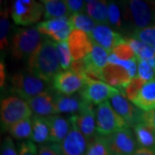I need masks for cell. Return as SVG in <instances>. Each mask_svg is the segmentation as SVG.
<instances>
[{
    "label": "cell",
    "mask_w": 155,
    "mask_h": 155,
    "mask_svg": "<svg viewBox=\"0 0 155 155\" xmlns=\"http://www.w3.org/2000/svg\"><path fill=\"white\" fill-rule=\"evenodd\" d=\"M19 155H38V147L30 140H22L18 143Z\"/></svg>",
    "instance_id": "obj_38"
},
{
    "label": "cell",
    "mask_w": 155,
    "mask_h": 155,
    "mask_svg": "<svg viewBox=\"0 0 155 155\" xmlns=\"http://www.w3.org/2000/svg\"><path fill=\"white\" fill-rule=\"evenodd\" d=\"M108 9L109 25L115 29H123L126 24L124 23V17L122 14L121 7L116 3L110 2L108 4Z\"/></svg>",
    "instance_id": "obj_30"
},
{
    "label": "cell",
    "mask_w": 155,
    "mask_h": 155,
    "mask_svg": "<svg viewBox=\"0 0 155 155\" xmlns=\"http://www.w3.org/2000/svg\"><path fill=\"white\" fill-rule=\"evenodd\" d=\"M35 28L41 35L55 42L67 41L72 30L70 19L67 17L54 18L39 22Z\"/></svg>",
    "instance_id": "obj_9"
},
{
    "label": "cell",
    "mask_w": 155,
    "mask_h": 155,
    "mask_svg": "<svg viewBox=\"0 0 155 155\" xmlns=\"http://www.w3.org/2000/svg\"><path fill=\"white\" fill-rule=\"evenodd\" d=\"M133 155H155V147L153 148L138 147Z\"/></svg>",
    "instance_id": "obj_43"
},
{
    "label": "cell",
    "mask_w": 155,
    "mask_h": 155,
    "mask_svg": "<svg viewBox=\"0 0 155 155\" xmlns=\"http://www.w3.org/2000/svg\"><path fill=\"white\" fill-rule=\"evenodd\" d=\"M90 35L95 43L104 48L110 54L116 45L124 40L121 34L116 32L106 24H97Z\"/></svg>",
    "instance_id": "obj_18"
},
{
    "label": "cell",
    "mask_w": 155,
    "mask_h": 155,
    "mask_svg": "<svg viewBox=\"0 0 155 155\" xmlns=\"http://www.w3.org/2000/svg\"><path fill=\"white\" fill-rule=\"evenodd\" d=\"M30 140L35 144H48L49 127L46 117L34 115L32 116V135Z\"/></svg>",
    "instance_id": "obj_23"
},
{
    "label": "cell",
    "mask_w": 155,
    "mask_h": 155,
    "mask_svg": "<svg viewBox=\"0 0 155 155\" xmlns=\"http://www.w3.org/2000/svg\"><path fill=\"white\" fill-rule=\"evenodd\" d=\"M5 80V65L1 63V87H3Z\"/></svg>",
    "instance_id": "obj_44"
},
{
    "label": "cell",
    "mask_w": 155,
    "mask_h": 155,
    "mask_svg": "<svg viewBox=\"0 0 155 155\" xmlns=\"http://www.w3.org/2000/svg\"><path fill=\"white\" fill-rule=\"evenodd\" d=\"M44 35L36 28H18L12 36L11 54L17 60H28L44 41Z\"/></svg>",
    "instance_id": "obj_2"
},
{
    "label": "cell",
    "mask_w": 155,
    "mask_h": 155,
    "mask_svg": "<svg viewBox=\"0 0 155 155\" xmlns=\"http://www.w3.org/2000/svg\"><path fill=\"white\" fill-rule=\"evenodd\" d=\"M73 61L83 60L91 54L93 48V41L90 34L73 28L67 40Z\"/></svg>",
    "instance_id": "obj_15"
},
{
    "label": "cell",
    "mask_w": 155,
    "mask_h": 155,
    "mask_svg": "<svg viewBox=\"0 0 155 155\" xmlns=\"http://www.w3.org/2000/svg\"><path fill=\"white\" fill-rule=\"evenodd\" d=\"M134 104L144 111L155 109V78L145 84L140 89L137 97L134 98Z\"/></svg>",
    "instance_id": "obj_21"
},
{
    "label": "cell",
    "mask_w": 155,
    "mask_h": 155,
    "mask_svg": "<svg viewBox=\"0 0 155 155\" xmlns=\"http://www.w3.org/2000/svg\"><path fill=\"white\" fill-rule=\"evenodd\" d=\"M41 3L44 6V17L47 20L71 16L65 1L42 0Z\"/></svg>",
    "instance_id": "obj_25"
},
{
    "label": "cell",
    "mask_w": 155,
    "mask_h": 155,
    "mask_svg": "<svg viewBox=\"0 0 155 155\" xmlns=\"http://www.w3.org/2000/svg\"><path fill=\"white\" fill-rule=\"evenodd\" d=\"M66 5L70 14H78L85 12V1L82 0H66Z\"/></svg>",
    "instance_id": "obj_40"
},
{
    "label": "cell",
    "mask_w": 155,
    "mask_h": 155,
    "mask_svg": "<svg viewBox=\"0 0 155 155\" xmlns=\"http://www.w3.org/2000/svg\"><path fill=\"white\" fill-rule=\"evenodd\" d=\"M69 19L72 24V29L75 28L88 34L91 33L98 24L92 18L89 17L87 14L84 13L72 14L69 17Z\"/></svg>",
    "instance_id": "obj_28"
},
{
    "label": "cell",
    "mask_w": 155,
    "mask_h": 155,
    "mask_svg": "<svg viewBox=\"0 0 155 155\" xmlns=\"http://www.w3.org/2000/svg\"><path fill=\"white\" fill-rule=\"evenodd\" d=\"M10 34V21H9V11L6 5L5 9L1 11L0 18V48L1 51L6 49L9 47L8 36Z\"/></svg>",
    "instance_id": "obj_32"
},
{
    "label": "cell",
    "mask_w": 155,
    "mask_h": 155,
    "mask_svg": "<svg viewBox=\"0 0 155 155\" xmlns=\"http://www.w3.org/2000/svg\"><path fill=\"white\" fill-rule=\"evenodd\" d=\"M46 119L49 127L48 143L61 144L70 131L71 124L69 120L60 115L48 116Z\"/></svg>",
    "instance_id": "obj_19"
},
{
    "label": "cell",
    "mask_w": 155,
    "mask_h": 155,
    "mask_svg": "<svg viewBox=\"0 0 155 155\" xmlns=\"http://www.w3.org/2000/svg\"><path fill=\"white\" fill-rule=\"evenodd\" d=\"M1 155H19L16 145L11 136H6L1 146Z\"/></svg>",
    "instance_id": "obj_39"
},
{
    "label": "cell",
    "mask_w": 155,
    "mask_h": 155,
    "mask_svg": "<svg viewBox=\"0 0 155 155\" xmlns=\"http://www.w3.org/2000/svg\"><path fill=\"white\" fill-rule=\"evenodd\" d=\"M80 95L84 99L89 103L99 105L108 99H111L114 96L122 93L118 89L115 88L102 80L84 78V86L80 91Z\"/></svg>",
    "instance_id": "obj_8"
},
{
    "label": "cell",
    "mask_w": 155,
    "mask_h": 155,
    "mask_svg": "<svg viewBox=\"0 0 155 155\" xmlns=\"http://www.w3.org/2000/svg\"><path fill=\"white\" fill-rule=\"evenodd\" d=\"M38 155H62L60 144L41 145L38 147Z\"/></svg>",
    "instance_id": "obj_41"
},
{
    "label": "cell",
    "mask_w": 155,
    "mask_h": 155,
    "mask_svg": "<svg viewBox=\"0 0 155 155\" xmlns=\"http://www.w3.org/2000/svg\"><path fill=\"white\" fill-rule=\"evenodd\" d=\"M7 130L11 137L21 141L25 140H30V137L32 135V118L23 119L22 121L11 125Z\"/></svg>",
    "instance_id": "obj_27"
},
{
    "label": "cell",
    "mask_w": 155,
    "mask_h": 155,
    "mask_svg": "<svg viewBox=\"0 0 155 155\" xmlns=\"http://www.w3.org/2000/svg\"><path fill=\"white\" fill-rule=\"evenodd\" d=\"M78 128L88 140H91L97 134V116L96 110L92 104L86 101L81 110L77 115L70 116Z\"/></svg>",
    "instance_id": "obj_13"
},
{
    "label": "cell",
    "mask_w": 155,
    "mask_h": 155,
    "mask_svg": "<svg viewBox=\"0 0 155 155\" xmlns=\"http://www.w3.org/2000/svg\"><path fill=\"white\" fill-rule=\"evenodd\" d=\"M131 37L149 45L155 51V26L134 30Z\"/></svg>",
    "instance_id": "obj_34"
},
{
    "label": "cell",
    "mask_w": 155,
    "mask_h": 155,
    "mask_svg": "<svg viewBox=\"0 0 155 155\" xmlns=\"http://www.w3.org/2000/svg\"><path fill=\"white\" fill-rule=\"evenodd\" d=\"M52 87L56 92L67 96L76 94L84 86V78L71 70L61 71L52 81Z\"/></svg>",
    "instance_id": "obj_14"
},
{
    "label": "cell",
    "mask_w": 155,
    "mask_h": 155,
    "mask_svg": "<svg viewBox=\"0 0 155 155\" xmlns=\"http://www.w3.org/2000/svg\"><path fill=\"white\" fill-rule=\"evenodd\" d=\"M28 70L35 77L52 83L54 78L61 72L54 41L45 37L38 49L28 59Z\"/></svg>",
    "instance_id": "obj_1"
},
{
    "label": "cell",
    "mask_w": 155,
    "mask_h": 155,
    "mask_svg": "<svg viewBox=\"0 0 155 155\" xmlns=\"http://www.w3.org/2000/svg\"><path fill=\"white\" fill-rule=\"evenodd\" d=\"M110 102L115 110L126 121L129 128L143 122L145 111L134 105L122 93L114 96Z\"/></svg>",
    "instance_id": "obj_11"
},
{
    "label": "cell",
    "mask_w": 155,
    "mask_h": 155,
    "mask_svg": "<svg viewBox=\"0 0 155 155\" xmlns=\"http://www.w3.org/2000/svg\"><path fill=\"white\" fill-rule=\"evenodd\" d=\"M85 13L98 24L109 25L108 3L106 1H85Z\"/></svg>",
    "instance_id": "obj_22"
},
{
    "label": "cell",
    "mask_w": 155,
    "mask_h": 155,
    "mask_svg": "<svg viewBox=\"0 0 155 155\" xmlns=\"http://www.w3.org/2000/svg\"><path fill=\"white\" fill-rule=\"evenodd\" d=\"M11 15L17 25L29 26L44 16V6L35 0H16L11 6Z\"/></svg>",
    "instance_id": "obj_7"
},
{
    "label": "cell",
    "mask_w": 155,
    "mask_h": 155,
    "mask_svg": "<svg viewBox=\"0 0 155 155\" xmlns=\"http://www.w3.org/2000/svg\"><path fill=\"white\" fill-rule=\"evenodd\" d=\"M111 54L116 56L117 59L122 61H133L137 60L136 54L130 45L125 41V39L122 41L119 44L115 47V48L111 51Z\"/></svg>",
    "instance_id": "obj_33"
},
{
    "label": "cell",
    "mask_w": 155,
    "mask_h": 155,
    "mask_svg": "<svg viewBox=\"0 0 155 155\" xmlns=\"http://www.w3.org/2000/svg\"><path fill=\"white\" fill-rule=\"evenodd\" d=\"M71 124L70 131L67 137L60 144L62 155H84L89 141L78 128L74 121L69 117Z\"/></svg>",
    "instance_id": "obj_12"
},
{
    "label": "cell",
    "mask_w": 155,
    "mask_h": 155,
    "mask_svg": "<svg viewBox=\"0 0 155 155\" xmlns=\"http://www.w3.org/2000/svg\"><path fill=\"white\" fill-rule=\"evenodd\" d=\"M0 114L1 126L6 130L11 125L33 116L28 103L17 96H10L2 99Z\"/></svg>",
    "instance_id": "obj_5"
},
{
    "label": "cell",
    "mask_w": 155,
    "mask_h": 155,
    "mask_svg": "<svg viewBox=\"0 0 155 155\" xmlns=\"http://www.w3.org/2000/svg\"><path fill=\"white\" fill-rule=\"evenodd\" d=\"M109 63H113L119 66H122L125 69H127L128 72L130 73L131 77L134 78L137 76V72H138V61L137 60H133V61H122L117 59L116 56L110 54L109 56Z\"/></svg>",
    "instance_id": "obj_37"
},
{
    "label": "cell",
    "mask_w": 155,
    "mask_h": 155,
    "mask_svg": "<svg viewBox=\"0 0 155 155\" xmlns=\"http://www.w3.org/2000/svg\"><path fill=\"white\" fill-rule=\"evenodd\" d=\"M11 91L23 100H28L53 89L52 84L26 71H18L11 77Z\"/></svg>",
    "instance_id": "obj_3"
},
{
    "label": "cell",
    "mask_w": 155,
    "mask_h": 155,
    "mask_svg": "<svg viewBox=\"0 0 155 155\" xmlns=\"http://www.w3.org/2000/svg\"><path fill=\"white\" fill-rule=\"evenodd\" d=\"M138 61V72L137 76L146 82H148L155 78V68L149 62L144 60H137Z\"/></svg>",
    "instance_id": "obj_36"
},
{
    "label": "cell",
    "mask_w": 155,
    "mask_h": 155,
    "mask_svg": "<svg viewBox=\"0 0 155 155\" xmlns=\"http://www.w3.org/2000/svg\"><path fill=\"white\" fill-rule=\"evenodd\" d=\"M133 132L138 147H155V132L144 122H140L133 127Z\"/></svg>",
    "instance_id": "obj_24"
},
{
    "label": "cell",
    "mask_w": 155,
    "mask_h": 155,
    "mask_svg": "<svg viewBox=\"0 0 155 155\" xmlns=\"http://www.w3.org/2000/svg\"><path fill=\"white\" fill-rule=\"evenodd\" d=\"M84 155H111L105 137L96 135L90 140Z\"/></svg>",
    "instance_id": "obj_29"
},
{
    "label": "cell",
    "mask_w": 155,
    "mask_h": 155,
    "mask_svg": "<svg viewBox=\"0 0 155 155\" xmlns=\"http://www.w3.org/2000/svg\"><path fill=\"white\" fill-rule=\"evenodd\" d=\"M54 98L57 114L65 113L71 114V116L77 115L86 103V100L84 99L80 93L72 96H67L55 91Z\"/></svg>",
    "instance_id": "obj_20"
},
{
    "label": "cell",
    "mask_w": 155,
    "mask_h": 155,
    "mask_svg": "<svg viewBox=\"0 0 155 155\" xmlns=\"http://www.w3.org/2000/svg\"><path fill=\"white\" fill-rule=\"evenodd\" d=\"M122 5L124 21L127 20L134 30L155 26V8L147 2L131 0L122 3Z\"/></svg>",
    "instance_id": "obj_4"
},
{
    "label": "cell",
    "mask_w": 155,
    "mask_h": 155,
    "mask_svg": "<svg viewBox=\"0 0 155 155\" xmlns=\"http://www.w3.org/2000/svg\"><path fill=\"white\" fill-rule=\"evenodd\" d=\"M124 39L134 51L137 60L147 61L155 68V51L153 48L131 36H127Z\"/></svg>",
    "instance_id": "obj_26"
},
{
    "label": "cell",
    "mask_w": 155,
    "mask_h": 155,
    "mask_svg": "<svg viewBox=\"0 0 155 155\" xmlns=\"http://www.w3.org/2000/svg\"><path fill=\"white\" fill-rule=\"evenodd\" d=\"M143 122L153 128L155 132V109L153 110L145 111L143 116Z\"/></svg>",
    "instance_id": "obj_42"
},
{
    "label": "cell",
    "mask_w": 155,
    "mask_h": 155,
    "mask_svg": "<svg viewBox=\"0 0 155 155\" xmlns=\"http://www.w3.org/2000/svg\"><path fill=\"white\" fill-rule=\"evenodd\" d=\"M54 46H55L57 57L60 62L61 69L63 71L69 70L72 63L73 62V59L69 49L67 41H62V42L54 41Z\"/></svg>",
    "instance_id": "obj_31"
},
{
    "label": "cell",
    "mask_w": 155,
    "mask_h": 155,
    "mask_svg": "<svg viewBox=\"0 0 155 155\" xmlns=\"http://www.w3.org/2000/svg\"><path fill=\"white\" fill-rule=\"evenodd\" d=\"M146 83L147 82L144 81L143 79H141L138 76H135L131 79V81L128 83V84L123 90L122 95H124L129 101L133 102L134 98L137 97L140 89L142 88V86Z\"/></svg>",
    "instance_id": "obj_35"
},
{
    "label": "cell",
    "mask_w": 155,
    "mask_h": 155,
    "mask_svg": "<svg viewBox=\"0 0 155 155\" xmlns=\"http://www.w3.org/2000/svg\"><path fill=\"white\" fill-rule=\"evenodd\" d=\"M55 91L51 89L32 98L26 100L35 115L43 117L57 115L55 106Z\"/></svg>",
    "instance_id": "obj_17"
},
{
    "label": "cell",
    "mask_w": 155,
    "mask_h": 155,
    "mask_svg": "<svg viewBox=\"0 0 155 155\" xmlns=\"http://www.w3.org/2000/svg\"><path fill=\"white\" fill-rule=\"evenodd\" d=\"M132 78H133L131 77L127 69H125L122 66L109 62L101 72V80L118 89L119 91L122 89V94L123 90Z\"/></svg>",
    "instance_id": "obj_16"
},
{
    "label": "cell",
    "mask_w": 155,
    "mask_h": 155,
    "mask_svg": "<svg viewBox=\"0 0 155 155\" xmlns=\"http://www.w3.org/2000/svg\"><path fill=\"white\" fill-rule=\"evenodd\" d=\"M97 116V134L107 136L109 134L129 128L126 121L120 116L108 100L97 105L96 109Z\"/></svg>",
    "instance_id": "obj_6"
},
{
    "label": "cell",
    "mask_w": 155,
    "mask_h": 155,
    "mask_svg": "<svg viewBox=\"0 0 155 155\" xmlns=\"http://www.w3.org/2000/svg\"><path fill=\"white\" fill-rule=\"evenodd\" d=\"M111 155H133L138 145L131 128H125L105 136Z\"/></svg>",
    "instance_id": "obj_10"
}]
</instances>
